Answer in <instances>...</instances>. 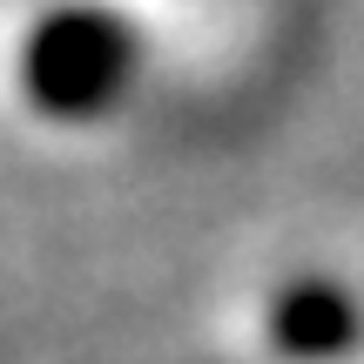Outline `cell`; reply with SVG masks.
<instances>
[{
	"label": "cell",
	"mask_w": 364,
	"mask_h": 364,
	"mask_svg": "<svg viewBox=\"0 0 364 364\" xmlns=\"http://www.w3.org/2000/svg\"><path fill=\"white\" fill-rule=\"evenodd\" d=\"M263 351L284 364H338L344 351H358V304L344 284L331 277H290L263 297Z\"/></svg>",
	"instance_id": "cell-2"
},
{
	"label": "cell",
	"mask_w": 364,
	"mask_h": 364,
	"mask_svg": "<svg viewBox=\"0 0 364 364\" xmlns=\"http://www.w3.org/2000/svg\"><path fill=\"white\" fill-rule=\"evenodd\" d=\"M135 41L108 7H48L21 34V88L41 115L88 122L129 88Z\"/></svg>",
	"instance_id": "cell-1"
}]
</instances>
